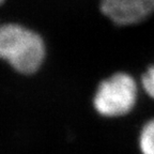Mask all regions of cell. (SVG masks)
Here are the masks:
<instances>
[{
	"instance_id": "5",
	"label": "cell",
	"mask_w": 154,
	"mask_h": 154,
	"mask_svg": "<svg viewBox=\"0 0 154 154\" xmlns=\"http://www.w3.org/2000/svg\"><path fill=\"white\" fill-rule=\"evenodd\" d=\"M140 82L144 92L154 100V64L148 67V70L142 74Z\"/></svg>"
},
{
	"instance_id": "6",
	"label": "cell",
	"mask_w": 154,
	"mask_h": 154,
	"mask_svg": "<svg viewBox=\"0 0 154 154\" xmlns=\"http://www.w3.org/2000/svg\"><path fill=\"white\" fill-rule=\"evenodd\" d=\"M3 1H5V0H0V5H2V3H3Z\"/></svg>"
},
{
	"instance_id": "2",
	"label": "cell",
	"mask_w": 154,
	"mask_h": 154,
	"mask_svg": "<svg viewBox=\"0 0 154 154\" xmlns=\"http://www.w3.org/2000/svg\"><path fill=\"white\" fill-rule=\"evenodd\" d=\"M138 86L134 77L118 72L99 85L93 97L96 112L106 118H118L130 113L137 103Z\"/></svg>"
},
{
	"instance_id": "3",
	"label": "cell",
	"mask_w": 154,
	"mask_h": 154,
	"mask_svg": "<svg viewBox=\"0 0 154 154\" xmlns=\"http://www.w3.org/2000/svg\"><path fill=\"white\" fill-rule=\"evenodd\" d=\"M101 11L119 26L138 24L154 13V0H102Z\"/></svg>"
},
{
	"instance_id": "1",
	"label": "cell",
	"mask_w": 154,
	"mask_h": 154,
	"mask_svg": "<svg viewBox=\"0 0 154 154\" xmlns=\"http://www.w3.org/2000/svg\"><path fill=\"white\" fill-rule=\"evenodd\" d=\"M45 43L41 35L18 24L0 26V59L16 72L31 75L45 59Z\"/></svg>"
},
{
	"instance_id": "4",
	"label": "cell",
	"mask_w": 154,
	"mask_h": 154,
	"mask_svg": "<svg viewBox=\"0 0 154 154\" xmlns=\"http://www.w3.org/2000/svg\"><path fill=\"white\" fill-rule=\"evenodd\" d=\"M138 147L141 154H154V118L147 121L140 130Z\"/></svg>"
}]
</instances>
